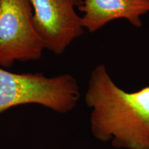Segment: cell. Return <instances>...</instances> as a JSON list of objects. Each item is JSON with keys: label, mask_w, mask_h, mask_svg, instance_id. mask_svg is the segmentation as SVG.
<instances>
[{"label": "cell", "mask_w": 149, "mask_h": 149, "mask_svg": "<svg viewBox=\"0 0 149 149\" xmlns=\"http://www.w3.org/2000/svg\"><path fill=\"white\" fill-rule=\"evenodd\" d=\"M85 102L95 138L116 148L149 149V86L126 92L100 64L91 72Z\"/></svg>", "instance_id": "1"}, {"label": "cell", "mask_w": 149, "mask_h": 149, "mask_svg": "<svg viewBox=\"0 0 149 149\" xmlns=\"http://www.w3.org/2000/svg\"><path fill=\"white\" fill-rule=\"evenodd\" d=\"M79 97L77 80L69 74L48 77L40 73H14L0 67V114L24 104L66 114L77 106Z\"/></svg>", "instance_id": "2"}, {"label": "cell", "mask_w": 149, "mask_h": 149, "mask_svg": "<svg viewBox=\"0 0 149 149\" xmlns=\"http://www.w3.org/2000/svg\"><path fill=\"white\" fill-rule=\"evenodd\" d=\"M45 49L29 0H0V67L40 59Z\"/></svg>", "instance_id": "3"}, {"label": "cell", "mask_w": 149, "mask_h": 149, "mask_svg": "<svg viewBox=\"0 0 149 149\" xmlns=\"http://www.w3.org/2000/svg\"><path fill=\"white\" fill-rule=\"evenodd\" d=\"M33 23L46 49L61 55L84 34L81 17L76 12L83 0H29Z\"/></svg>", "instance_id": "4"}, {"label": "cell", "mask_w": 149, "mask_h": 149, "mask_svg": "<svg viewBox=\"0 0 149 149\" xmlns=\"http://www.w3.org/2000/svg\"><path fill=\"white\" fill-rule=\"evenodd\" d=\"M78 10L84 13L82 26L90 33L117 19H125L140 28L141 16L149 12V0H83Z\"/></svg>", "instance_id": "5"}]
</instances>
